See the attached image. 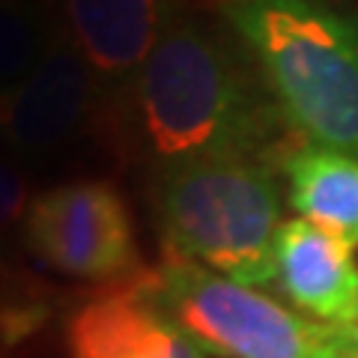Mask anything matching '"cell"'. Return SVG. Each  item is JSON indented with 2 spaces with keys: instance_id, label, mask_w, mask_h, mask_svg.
<instances>
[{
  "instance_id": "cell-1",
  "label": "cell",
  "mask_w": 358,
  "mask_h": 358,
  "mask_svg": "<svg viewBox=\"0 0 358 358\" xmlns=\"http://www.w3.org/2000/svg\"><path fill=\"white\" fill-rule=\"evenodd\" d=\"M281 120L242 57L200 21L176 13L134 81L108 93L99 141L143 150L159 167L194 159H257Z\"/></svg>"
},
{
  "instance_id": "cell-2",
  "label": "cell",
  "mask_w": 358,
  "mask_h": 358,
  "mask_svg": "<svg viewBox=\"0 0 358 358\" xmlns=\"http://www.w3.org/2000/svg\"><path fill=\"white\" fill-rule=\"evenodd\" d=\"M227 21L305 147L358 159V27L308 0H230Z\"/></svg>"
},
{
  "instance_id": "cell-3",
  "label": "cell",
  "mask_w": 358,
  "mask_h": 358,
  "mask_svg": "<svg viewBox=\"0 0 358 358\" xmlns=\"http://www.w3.org/2000/svg\"><path fill=\"white\" fill-rule=\"evenodd\" d=\"M155 215L164 257H179L242 287H272L281 194L260 159H194L159 167Z\"/></svg>"
},
{
  "instance_id": "cell-4",
  "label": "cell",
  "mask_w": 358,
  "mask_h": 358,
  "mask_svg": "<svg viewBox=\"0 0 358 358\" xmlns=\"http://www.w3.org/2000/svg\"><path fill=\"white\" fill-rule=\"evenodd\" d=\"M150 296L200 350L221 358H350L343 329L179 257L143 275Z\"/></svg>"
},
{
  "instance_id": "cell-5",
  "label": "cell",
  "mask_w": 358,
  "mask_h": 358,
  "mask_svg": "<svg viewBox=\"0 0 358 358\" xmlns=\"http://www.w3.org/2000/svg\"><path fill=\"white\" fill-rule=\"evenodd\" d=\"M21 236L39 263L75 281L117 287L143 275L129 206L108 179H72L33 194Z\"/></svg>"
},
{
  "instance_id": "cell-6",
  "label": "cell",
  "mask_w": 358,
  "mask_h": 358,
  "mask_svg": "<svg viewBox=\"0 0 358 358\" xmlns=\"http://www.w3.org/2000/svg\"><path fill=\"white\" fill-rule=\"evenodd\" d=\"M110 90L57 30L24 81L0 93V141L18 155H54L81 138H99Z\"/></svg>"
},
{
  "instance_id": "cell-7",
  "label": "cell",
  "mask_w": 358,
  "mask_h": 358,
  "mask_svg": "<svg viewBox=\"0 0 358 358\" xmlns=\"http://www.w3.org/2000/svg\"><path fill=\"white\" fill-rule=\"evenodd\" d=\"M143 275L108 287L72 310L63 329L69 358H203L200 346L150 296Z\"/></svg>"
},
{
  "instance_id": "cell-8",
  "label": "cell",
  "mask_w": 358,
  "mask_h": 358,
  "mask_svg": "<svg viewBox=\"0 0 358 358\" xmlns=\"http://www.w3.org/2000/svg\"><path fill=\"white\" fill-rule=\"evenodd\" d=\"M176 13L173 0H57L63 36L110 93L134 81Z\"/></svg>"
},
{
  "instance_id": "cell-9",
  "label": "cell",
  "mask_w": 358,
  "mask_h": 358,
  "mask_svg": "<svg viewBox=\"0 0 358 358\" xmlns=\"http://www.w3.org/2000/svg\"><path fill=\"white\" fill-rule=\"evenodd\" d=\"M352 251L308 218L284 221L275 248V284L310 320L350 329L358 322V263Z\"/></svg>"
},
{
  "instance_id": "cell-10",
  "label": "cell",
  "mask_w": 358,
  "mask_h": 358,
  "mask_svg": "<svg viewBox=\"0 0 358 358\" xmlns=\"http://www.w3.org/2000/svg\"><path fill=\"white\" fill-rule=\"evenodd\" d=\"M281 167L299 215L358 248V159L301 143L284 152Z\"/></svg>"
},
{
  "instance_id": "cell-11",
  "label": "cell",
  "mask_w": 358,
  "mask_h": 358,
  "mask_svg": "<svg viewBox=\"0 0 358 358\" xmlns=\"http://www.w3.org/2000/svg\"><path fill=\"white\" fill-rule=\"evenodd\" d=\"M57 30V0H0V93L36 69Z\"/></svg>"
},
{
  "instance_id": "cell-12",
  "label": "cell",
  "mask_w": 358,
  "mask_h": 358,
  "mask_svg": "<svg viewBox=\"0 0 358 358\" xmlns=\"http://www.w3.org/2000/svg\"><path fill=\"white\" fill-rule=\"evenodd\" d=\"M33 203L30 182L24 171L6 155H0V233H9L15 224H24Z\"/></svg>"
},
{
  "instance_id": "cell-13",
  "label": "cell",
  "mask_w": 358,
  "mask_h": 358,
  "mask_svg": "<svg viewBox=\"0 0 358 358\" xmlns=\"http://www.w3.org/2000/svg\"><path fill=\"white\" fill-rule=\"evenodd\" d=\"M343 334H346V346H350V358H358V322L343 329Z\"/></svg>"
}]
</instances>
